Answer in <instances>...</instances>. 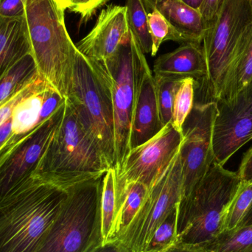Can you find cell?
I'll use <instances>...</instances> for the list:
<instances>
[{
	"instance_id": "cell-31",
	"label": "cell",
	"mask_w": 252,
	"mask_h": 252,
	"mask_svg": "<svg viewBox=\"0 0 252 252\" xmlns=\"http://www.w3.org/2000/svg\"><path fill=\"white\" fill-rule=\"evenodd\" d=\"M107 1L108 0H78L70 10L79 14L81 16V22L86 23Z\"/></svg>"
},
{
	"instance_id": "cell-21",
	"label": "cell",
	"mask_w": 252,
	"mask_h": 252,
	"mask_svg": "<svg viewBox=\"0 0 252 252\" xmlns=\"http://www.w3.org/2000/svg\"><path fill=\"white\" fill-rule=\"evenodd\" d=\"M102 244L113 241L116 219L115 171L110 168L103 176L100 200Z\"/></svg>"
},
{
	"instance_id": "cell-8",
	"label": "cell",
	"mask_w": 252,
	"mask_h": 252,
	"mask_svg": "<svg viewBox=\"0 0 252 252\" xmlns=\"http://www.w3.org/2000/svg\"><path fill=\"white\" fill-rule=\"evenodd\" d=\"M142 53L129 30L112 58L100 63L109 76L115 128V167H121L131 150L130 136L136 93V77Z\"/></svg>"
},
{
	"instance_id": "cell-13",
	"label": "cell",
	"mask_w": 252,
	"mask_h": 252,
	"mask_svg": "<svg viewBox=\"0 0 252 252\" xmlns=\"http://www.w3.org/2000/svg\"><path fill=\"white\" fill-rule=\"evenodd\" d=\"M64 108L65 103L0 166V207L32 179L41 156L62 122Z\"/></svg>"
},
{
	"instance_id": "cell-28",
	"label": "cell",
	"mask_w": 252,
	"mask_h": 252,
	"mask_svg": "<svg viewBox=\"0 0 252 252\" xmlns=\"http://www.w3.org/2000/svg\"><path fill=\"white\" fill-rule=\"evenodd\" d=\"M178 207L157 228L143 252H163L178 243Z\"/></svg>"
},
{
	"instance_id": "cell-22",
	"label": "cell",
	"mask_w": 252,
	"mask_h": 252,
	"mask_svg": "<svg viewBox=\"0 0 252 252\" xmlns=\"http://www.w3.org/2000/svg\"><path fill=\"white\" fill-rule=\"evenodd\" d=\"M126 18L128 28L144 54L151 53L152 40L148 13L142 0H126Z\"/></svg>"
},
{
	"instance_id": "cell-16",
	"label": "cell",
	"mask_w": 252,
	"mask_h": 252,
	"mask_svg": "<svg viewBox=\"0 0 252 252\" xmlns=\"http://www.w3.org/2000/svg\"><path fill=\"white\" fill-rule=\"evenodd\" d=\"M147 13L158 10L177 32L182 44H201L205 27L199 10L187 5L182 0H142Z\"/></svg>"
},
{
	"instance_id": "cell-29",
	"label": "cell",
	"mask_w": 252,
	"mask_h": 252,
	"mask_svg": "<svg viewBox=\"0 0 252 252\" xmlns=\"http://www.w3.org/2000/svg\"><path fill=\"white\" fill-rule=\"evenodd\" d=\"M148 25L152 40L151 56H155L164 41H173L182 44L177 32L170 26L165 18L156 9L148 12Z\"/></svg>"
},
{
	"instance_id": "cell-39",
	"label": "cell",
	"mask_w": 252,
	"mask_h": 252,
	"mask_svg": "<svg viewBox=\"0 0 252 252\" xmlns=\"http://www.w3.org/2000/svg\"><path fill=\"white\" fill-rule=\"evenodd\" d=\"M182 1L192 8L199 10L200 7L204 0H182Z\"/></svg>"
},
{
	"instance_id": "cell-32",
	"label": "cell",
	"mask_w": 252,
	"mask_h": 252,
	"mask_svg": "<svg viewBox=\"0 0 252 252\" xmlns=\"http://www.w3.org/2000/svg\"><path fill=\"white\" fill-rule=\"evenodd\" d=\"M25 13V0H0V17L19 19Z\"/></svg>"
},
{
	"instance_id": "cell-9",
	"label": "cell",
	"mask_w": 252,
	"mask_h": 252,
	"mask_svg": "<svg viewBox=\"0 0 252 252\" xmlns=\"http://www.w3.org/2000/svg\"><path fill=\"white\" fill-rule=\"evenodd\" d=\"M182 169L179 151L168 167L150 188L141 210L124 236L118 240L129 252H143L153 233L182 197Z\"/></svg>"
},
{
	"instance_id": "cell-18",
	"label": "cell",
	"mask_w": 252,
	"mask_h": 252,
	"mask_svg": "<svg viewBox=\"0 0 252 252\" xmlns=\"http://www.w3.org/2000/svg\"><path fill=\"white\" fill-rule=\"evenodd\" d=\"M31 51L26 18L0 17V81Z\"/></svg>"
},
{
	"instance_id": "cell-19",
	"label": "cell",
	"mask_w": 252,
	"mask_h": 252,
	"mask_svg": "<svg viewBox=\"0 0 252 252\" xmlns=\"http://www.w3.org/2000/svg\"><path fill=\"white\" fill-rule=\"evenodd\" d=\"M252 79V25L237 46L228 69L221 95L218 101L233 98Z\"/></svg>"
},
{
	"instance_id": "cell-6",
	"label": "cell",
	"mask_w": 252,
	"mask_h": 252,
	"mask_svg": "<svg viewBox=\"0 0 252 252\" xmlns=\"http://www.w3.org/2000/svg\"><path fill=\"white\" fill-rule=\"evenodd\" d=\"M66 100L95 139L110 168L115 167V128L109 75L101 63L77 51Z\"/></svg>"
},
{
	"instance_id": "cell-27",
	"label": "cell",
	"mask_w": 252,
	"mask_h": 252,
	"mask_svg": "<svg viewBox=\"0 0 252 252\" xmlns=\"http://www.w3.org/2000/svg\"><path fill=\"white\" fill-rule=\"evenodd\" d=\"M252 203V182L242 186L228 207L223 219L222 232L239 227Z\"/></svg>"
},
{
	"instance_id": "cell-7",
	"label": "cell",
	"mask_w": 252,
	"mask_h": 252,
	"mask_svg": "<svg viewBox=\"0 0 252 252\" xmlns=\"http://www.w3.org/2000/svg\"><path fill=\"white\" fill-rule=\"evenodd\" d=\"M252 25V0H223L213 23L204 32L207 94L220 99L228 69L243 35Z\"/></svg>"
},
{
	"instance_id": "cell-35",
	"label": "cell",
	"mask_w": 252,
	"mask_h": 252,
	"mask_svg": "<svg viewBox=\"0 0 252 252\" xmlns=\"http://www.w3.org/2000/svg\"><path fill=\"white\" fill-rule=\"evenodd\" d=\"M90 252H129L121 241H109L105 244H100Z\"/></svg>"
},
{
	"instance_id": "cell-4",
	"label": "cell",
	"mask_w": 252,
	"mask_h": 252,
	"mask_svg": "<svg viewBox=\"0 0 252 252\" xmlns=\"http://www.w3.org/2000/svg\"><path fill=\"white\" fill-rule=\"evenodd\" d=\"M66 196L32 178L0 207V252H35Z\"/></svg>"
},
{
	"instance_id": "cell-33",
	"label": "cell",
	"mask_w": 252,
	"mask_h": 252,
	"mask_svg": "<svg viewBox=\"0 0 252 252\" xmlns=\"http://www.w3.org/2000/svg\"><path fill=\"white\" fill-rule=\"evenodd\" d=\"M223 0H204L199 12L202 17L205 31L213 23Z\"/></svg>"
},
{
	"instance_id": "cell-14",
	"label": "cell",
	"mask_w": 252,
	"mask_h": 252,
	"mask_svg": "<svg viewBox=\"0 0 252 252\" xmlns=\"http://www.w3.org/2000/svg\"><path fill=\"white\" fill-rule=\"evenodd\" d=\"M129 32L126 6L103 9L91 31L77 43V49L93 62L103 63L112 58Z\"/></svg>"
},
{
	"instance_id": "cell-10",
	"label": "cell",
	"mask_w": 252,
	"mask_h": 252,
	"mask_svg": "<svg viewBox=\"0 0 252 252\" xmlns=\"http://www.w3.org/2000/svg\"><path fill=\"white\" fill-rule=\"evenodd\" d=\"M217 103L213 100L194 104L182 127L179 150L182 169V197L188 195L204 179L215 161L213 126Z\"/></svg>"
},
{
	"instance_id": "cell-15",
	"label": "cell",
	"mask_w": 252,
	"mask_h": 252,
	"mask_svg": "<svg viewBox=\"0 0 252 252\" xmlns=\"http://www.w3.org/2000/svg\"><path fill=\"white\" fill-rule=\"evenodd\" d=\"M164 127L160 118L154 75L145 54L139 59L136 77V93L132 124L131 149L142 145Z\"/></svg>"
},
{
	"instance_id": "cell-36",
	"label": "cell",
	"mask_w": 252,
	"mask_h": 252,
	"mask_svg": "<svg viewBox=\"0 0 252 252\" xmlns=\"http://www.w3.org/2000/svg\"><path fill=\"white\" fill-rule=\"evenodd\" d=\"M12 133V116L0 126V150L10 139Z\"/></svg>"
},
{
	"instance_id": "cell-30",
	"label": "cell",
	"mask_w": 252,
	"mask_h": 252,
	"mask_svg": "<svg viewBox=\"0 0 252 252\" xmlns=\"http://www.w3.org/2000/svg\"><path fill=\"white\" fill-rule=\"evenodd\" d=\"M47 83L38 72L25 87L1 103L0 105V126L12 116L13 111L22 100L41 90Z\"/></svg>"
},
{
	"instance_id": "cell-11",
	"label": "cell",
	"mask_w": 252,
	"mask_h": 252,
	"mask_svg": "<svg viewBox=\"0 0 252 252\" xmlns=\"http://www.w3.org/2000/svg\"><path fill=\"white\" fill-rule=\"evenodd\" d=\"M183 133L168 123L155 136L130 150L121 167L115 170V195L134 182L151 188L180 150Z\"/></svg>"
},
{
	"instance_id": "cell-34",
	"label": "cell",
	"mask_w": 252,
	"mask_h": 252,
	"mask_svg": "<svg viewBox=\"0 0 252 252\" xmlns=\"http://www.w3.org/2000/svg\"><path fill=\"white\" fill-rule=\"evenodd\" d=\"M238 174L243 183L252 182V148L244 154Z\"/></svg>"
},
{
	"instance_id": "cell-38",
	"label": "cell",
	"mask_w": 252,
	"mask_h": 252,
	"mask_svg": "<svg viewBox=\"0 0 252 252\" xmlns=\"http://www.w3.org/2000/svg\"><path fill=\"white\" fill-rule=\"evenodd\" d=\"M77 1L78 0H56V2L64 10L66 9L70 10Z\"/></svg>"
},
{
	"instance_id": "cell-24",
	"label": "cell",
	"mask_w": 252,
	"mask_h": 252,
	"mask_svg": "<svg viewBox=\"0 0 252 252\" xmlns=\"http://www.w3.org/2000/svg\"><path fill=\"white\" fill-rule=\"evenodd\" d=\"M202 250L205 252H252V224L221 232Z\"/></svg>"
},
{
	"instance_id": "cell-12",
	"label": "cell",
	"mask_w": 252,
	"mask_h": 252,
	"mask_svg": "<svg viewBox=\"0 0 252 252\" xmlns=\"http://www.w3.org/2000/svg\"><path fill=\"white\" fill-rule=\"evenodd\" d=\"M216 103L214 161L224 167L235 153L252 140V79L233 98Z\"/></svg>"
},
{
	"instance_id": "cell-26",
	"label": "cell",
	"mask_w": 252,
	"mask_h": 252,
	"mask_svg": "<svg viewBox=\"0 0 252 252\" xmlns=\"http://www.w3.org/2000/svg\"><path fill=\"white\" fill-rule=\"evenodd\" d=\"M195 84L196 81L190 77L184 78L175 97L170 123L175 129L182 133L184 124L194 106Z\"/></svg>"
},
{
	"instance_id": "cell-20",
	"label": "cell",
	"mask_w": 252,
	"mask_h": 252,
	"mask_svg": "<svg viewBox=\"0 0 252 252\" xmlns=\"http://www.w3.org/2000/svg\"><path fill=\"white\" fill-rule=\"evenodd\" d=\"M150 188L140 182L130 184L116 196V219L113 241L121 239L142 208Z\"/></svg>"
},
{
	"instance_id": "cell-2",
	"label": "cell",
	"mask_w": 252,
	"mask_h": 252,
	"mask_svg": "<svg viewBox=\"0 0 252 252\" xmlns=\"http://www.w3.org/2000/svg\"><path fill=\"white\" fill-rule=\"evenodd\" d=\"M25 10L37 71L66 99L78 49L65 25V10L56 0H25Z\"/></svg>"
},
{
	"instance_id": "cell-23",
	"label": "cell",
	"mask_w": 252,
	"mask_h": 252,
	"mask_svg": "<svg viewBox=\"0 0 252 252\" xmlns=\"http://www.w3.org/2000/svg\"><path fill=\"white\" fill-rule=\"evenodd\" d=\"M38 73L31 54L16 63L0 81V105L25 87Z\"/></svg>"
},
{
	"instance_id": "cell-25",
	"label": "cell",
	"mask_w": 252,
	"mask_h": 252,
	"mask_svg": "<svg viewBox=\"0 0 252 252\" xmlns=\"http://www.w3.org/2000/svg\"><path fill=\"white\" fill-rule=\"evenodd\" d=\"M184 78L154 75L160 118L164 126L171 121L175 97Z\"/></svg>"
},
{
	"instance_id": "cell-1",
	"label": "cell",
	"mask_w": 252,
	"mask_h": 252,
	"mask_svg": "<svg viewBox=\"0 0 252 252\" xmlns=\"http://www.w3.org/2000/svg\"><path fill=\"white\" fill-rule=\"evenodd\" d=\"M109 169L95 139L66 99L62 122L32 177L41 183L66 190L78 184L102 177Z\"/></svg>"
},
{
	"instance_id": "cell-40",
	"label": "cell",
	"mask_w": 252,
	"mask_h": 252,
	"mask_svg": "<svg viewBox=\"0 0 252 252\" xmlns=\"http://www.w3.org/2000/svg\"><path fill=\"white\" fill-rule=\"evenodd\" d=\"M251 224H252V203L251 207H250V210H249V211L247 212V215H246L245 218H244V220H243L242 222H241L240 226H247V225Z\"/></svg>"
},
{
	"instance_id": "cell-3",
	"label": "cell",
	"mask_w": 252,
	"mask_h": 252,
	"mask_svg": "<svg viewBox=\"0 0 252 252\" xmlns=\"http://www.w3.org/2000/svg\"><path fill=\"white\" fill-rule=\"evenodd\" d=\"M238 172L213 162L204 179L178 205V243L202 250L222 232L231 201L242 186Z\"/></svg>"
},
{
	"instance_id": "cell-5",
	"label": "cell",
	"mask_w": 252,
	"mask_h": 252,
	"mask_svg": "<svg viewBox=\"0 0 252 252\" xmlns=\"http://www.w3.org/2000/svg\"><path fill=\"white\" fill-rule=\"evenodd\" d=\"M103 179L102 176L66 189L67 196L35 252H90L102 244Z\"/></svg>"
},
{
	"instance_id": "cell-37",
	"label": "cell",
	"mask_w": 252,
	"mask_h": 252,
	"mask_svg": "<svg viewBox=\"0 0 252 252\" xmlns=\"http://www.w3.org/2000/svg\"><path fill=\"white\" fill-rule=\"evenodd\" d=\"M163 252H205L201 249L198 247H189V246L184 245V244H175L173 247H170L168 250Z\"/></svg>"
},
{
	"instance_id": "cell-17",
	"label": "cell",
	"mask_w": 252,
	"mask_h": 252,
	"mask_svg": "<svg viewBox=\"0 0 252 252\" xmlns=\"http://www.w3.org/2000/svg\"><path fill=\"white\" fill-rule=\"evenodd\" d=\"M154 75L207 81V64L201 44L185 43L170 53L158 56L154 63Z\"/></svg>"
}]
</instances>
